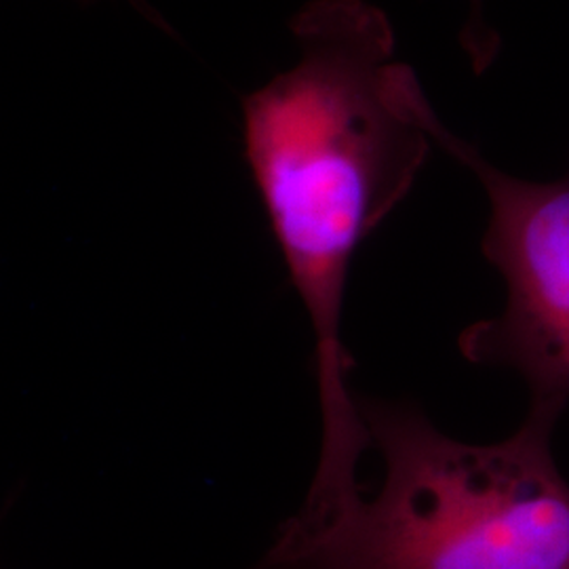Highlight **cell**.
Returning a JSON list of instances; mask_svg holds the SVG:
<instances>
[{
    "instance_id": "cell-1",
    "label": "cell",
    "mask_w": 569,
    "mask_h": 569,
    "mask_svg": "<svg viewBox=\"0 0 569 569\" xmlns=\"http://www.w3.org/2000/svg\"><path fill=\"white\" fill-rule=\"evenodd\" d=\"M291 32L300 61L244 98V157L312 326L323 441L305 507L331 512L361 493L357 468L373 446L348 390V272L409 194L439 117L371 2L312 0Z\"/></svg>"
},
{
    "instance_id": "cell-2",
    "label": "cell",
    "mask_w": 569,
    "mask_h": 569,
    "mask_svg": "<svg viewBox=\"0 0 569 569\" xmlns=\"http://www.w3.org/2000/svg\"><path fill=\"white\" fill-rule=\"evenodd\" d=\"M568 403L531 399L507 441L472 446L409 403L359 399L385 481L321 523L284 521L262 569H569V486L550 439Z\"/></svg>"
},
{
    "instance_id": "cell-3",
    "label": "cell",
    "mask_w": 569,
    "mask_h": 569,
    "mask_svg": "<svg viewBox=\"0 0 569 569\" xmlns=\"http://www.w3.org/2000/svg\"><path fill=\"white\" fill-rule=\"evenodd\" d=\"M432 138L486 188L491 213L481 251L507 283L505 310L467 327L460 352L477 366L515 369L531 399L568 403L569 169L531 182L489 163L439 119Z\"/></svg>"
},
{
    "instance_id": "cell-4",
    "label": "cell",
    "mask_w": 569,
    "mask_h": 569,
    "mask_svg": "<svg viewBox=\"0 0 569 569\" xmlns=\"http://www.w3.org/2000/svg\"><path fill=\"white\" fill-rule=\"evenodd\" d=\"M462 44L477 72L486 70L498 53V39L483 20V0H470V16L462 32Z\"/></svg>"
},
{
    "instance_id": "cell-5",
    "label": "cell",
    "mask_w": 569,
    "mask_h": 569,
    "mask_svg": "<svg viewBox=\"0 0 569 569\" xmlns=\"http://www.w3.org/2000/svg\"><path fill=\"white\" fill-rule=\"evenodd\" d=\"M133 2H136V4H138V7H140V0H133Z\"/></svg>"
}]
</instances>
